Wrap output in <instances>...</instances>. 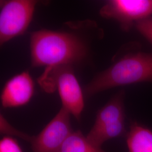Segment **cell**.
Instances as JSON below:
<instances>
[{"mask_svg":"<svg viewBox=\"0 0 152 152\" xmlns=\"http://www.w3.org/2000/svg\"><path fill=\"white\" fill-rule=\"evenodd\" d=\"M71 114L61 107L37 135L31 136L29 143L32 152H59L62 145L73 131Z\"/></svg>","mask_w":152,"mask_h":152,"instance_id":"8992f818","label":"cell"},{"mask_svg":"<svg viewBox=\"0 0 152 152\" xmlns=\"http://www.w3.org/2000/svg\"><path fill=\"white\" fill-rule=\"evenodd\" d=\"M0 152H23L16 139L10 136L2 137L0 141Z\"/></svg>","mask_w":152,"mask_h":152,"instance_id":"5bb4252c","label":"cell"},{"mask_svg":"<svg viewBox=\"0 0 152 152\" xmlns=\"http://www.w3.org/2000/svg\"><path fill=\"white\" fill-rule=\"evenodd\" d=\"M37 4L38 1L35 0L1 1V46L27 30Z\"/></svg>","mask_w":152,"mask_h":152,"instance_id":"277c9868","label":"cell"},{"mask_svg":"<svg viewBox=\"0 0 152 152\" xmlns=\"http://www.w3.org/2000/svg\"><path fill=\"white\" fill-rule=\"evenodd\" d=\"M92 21L68 22L61 30L42 29L31 34L29 47L33 67L45 69L69 66L73 68L86 61L90 54L88 29Z\"/></svg>","mask_w":152,"mask_h":152,"instance_id":"6da1fadb","label":"cell"},{"mask_svg":"<svg viewBox=\"0 0 152 152\" xmlns=\"http://www.w3.org/2000/svg\"><path fill=\"white\" fill-rule=\"evenodd\" d=\"M125 94L124 90L120 91L98 110L92 129L125 120Z\"/></svg>","mask_w":152,"mask_h":152,"instance_id":"ba28073f","label":"cell"},{"mask_svg":"<svg viewBox=\"0 0 152 152\" xmlns=\"http://www.w3.org/2000/svg\"><path fill=\"white\" fill-rule=\"evenodd\" d=\"M59 152H106L89 141L80 130L73 131Z\"/></svg>","mask_w":152,"mask_h":152,"instance_id":"8fae6325","label":"cell"},{"mask_svg":"<svg viewBox=\"0 0 152 152\" xmlns=\"http://www.w3.org/2000/svg\"><path fill=\"white\" fill-rule=\"evenodd\" d=\"M34 93V82L30 73L24 71L6 82L1 94V102L4 108L24 106L32 99Z\"/></svg>","mask_w":152,"mask_h":152,"instance_id":"52a82bcc","label":"cell"},{"mask_svg":"<svg viewBox=\"0 0 152 152\" xmlns=\"http://www.w3.org/2000/svg\"><path fill=\"white\" fill-rule=\"evenodd\" d=\"M126 134L125 120H122L97 129L91 128L86 137L94 145L102 148L105 141L124 136Z\"/></svg>","mask_w":152,"mask_h":152,"instance_id":"30bf717a","label":"cell"},{"mask_svg":"<svg viewBox=\"0 0 152 152\" xmlns=\"http://www.w3.org/2000/svg\"><path fill=\"white\" fill-rule=\"evenodd\" d=\"M141 82L152 83V54L128 53L94 77L83 92L86 97L115 87Z\"/></svg>","mask_w":152,"mask_h":152,"instance_id":"7a4b0ae2","label":"cell"},{"mask_svg":"<svg viewBox=\"0 0 152 152\" xmlns=\"http://www.w3.org/2000/svg\"><path fill=\"white\" fill-rule=\"evenodd\" d=\"M0 129L1 134L19 137L27 142L30 137V135H28L27 134L22 132L14 128L2 114L0 115Z\"/></svg>","mask_w":152,"mask_h":152,"instance_id":"7c38bea8","label":"cell"},{"mask_svg":"<svg viewBox=\"0 0 152 152\" xmlns=\"http://www.w3.org/2000/svg\"><path fill=\"white\" fill-rule=\"evenodd\" d=\"M129 152H152V131L136 122L126 134Z\"/></svg>","mask_w":152,"mask_h":152,"instance_id":"9c48e42d","label":"cell"},{"mask_svg":"<svg viewBox=\"0 0 152 152\" xmlns=\"http://www.w3.org/2000/svg\"><path fill=\"white\" fill-rule=\"evenodd\" d=\"M135 27L152 45V16L137 22Z\"/></svg>","mask_w":152,"mask_h":152,"instance_id":"4fadbf2b","label":"cell"},{"mask_svg":"<svg viewBox=\"0 0 152 152\" xmlns=\"http://www.w3.org/2000/svg\"><path fill=\"white\" fill-rule=\"evenodd\" d=\"M38 82L45 92L58 91L62 107L76 120H81L85 107L84 92L82 91L72 66H64L45 69Z\"/></svg>","mask_w":152,"mask_h":152,"instance_id":"3957f363","label":"cell"},{"mask_svg":"<svg viewBox=\"0 0 152 152\" xmlns=\"http://www.w3.org/2000/svg\"><path fill=\"white\" fill-rule=\"evenodd\" d=\"M100 15L114 19L129 32L136 23L152 15V0H110L100 10Z\"/></svg>","mask_w":152,"mask_h":152,"instance_id":"5b68a950","label":"cell"}]
</instances>
